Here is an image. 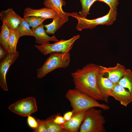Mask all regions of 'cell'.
Instances as JSON below:
<instances>
[{
	"mask_svg": "<svg viewBox=\"0 0 132 132\" xmlns=\"http://www.w3.org/2000/svg\"><path fill=\"white\" fill-rule=\"evenodd\" d=\"M10 33V29L5 23L2 22L0 34V43L8 53H11L8 44Z\"/></svg>",
	"mask_w": 132,
	"mask_h": 132,
	"instance_id": "obj_18",
	"label": "cell"
},
{
	"mask_svg": "<svg viewBox=\"0 0 132 132\" xmlns=\"http://www.w3.org/2000/svg\"><path fill=\"white\" fill-rule=\"evenodd\" d=\"M84 110L74 114L69 120L66 121L62 126L68 132H77L82 122L84 120L86 111Z\"/></svg>",
	"mask_w": 132,
	"mask_h": 132,
	"instance_id": "obj_15",
	"label": "cell"
},
{
	"mask_svg": "<svg viewBox=\"0 0 132 132\" xmlns=\"http://www.w3.org/2000/svg\"><path fill=\"white\" fill-rule=\"evenodd\" d=\"M105 119L101 110L92 107L85 112L83 122L80 128V132H105Z\"/></svg>",
	"mask_w": 132,
	"mask_h": 132,
	"instance_id": "obj_4",
	"label": "cell"
},
{
	"mask_svg": "<svg viewBox=\"0 0 132 132\" xmlns=\"http://www.w3.org/2000/svg\"><path fill=\"white\" fill-rule=\"evenodd\" d=\"M27 122L29 126L33 129V130L36 129L38 127V122L37 120L30 115L27 117Z\"/></svg>",
	"mask_w": 132,
	"mask_h": 132,
	"instance_id": "obj_28",
	"label": "cell"
},
{
	"mask_svg": "<svg viewBox=\"0 0 132 132\" xmlns=\"http://www.w3.org/2000/svg\"><path fill=\"white\" fill-rule=\"evenodd\" d=\"M8 109L11 112L23 117L30 115L38 110L36 99L32 97L15 102L10 105Z\"/></svg>",
	"mask_w": 132,
	"mask_h": 132,
	"instance_id": "obj_7",
	"label": "cell"
},
{
	"mask_svg": "<svg viewBox=\"0 0 132 132\" xmlns=\"http://www.w3.org/2000/svg\"><path fill=\"white\" fill-rule=\"evenodd\" d=\"M44 120L45 122L48 132H68L63 128L62 125L54 123L48 118Z\"/></svg>",
	"mask_w": 132,
	"mask_h": 132,
	"instance_id": "obj_23",
	"label": "cell"
},
{
	"mask_svg": "<svg viewBox=\"0 0 132 132\" xmlns=\"http://www.w3.org/2000/svg\"><path fill=\"white\" fill-rule=\"evenodd\" d=\"M98 1L103 2L106 3L110 7V9L116 10L119 4L118 0H98Z\"/></svg>",
	"mask_w": 132,
	"mask_h": 132,
	"instance_id": "obj_27",
	"label": "cell"
},
{
	"mask_svg": "<svg viewBox=\"0 0 132 132\" xmlns=\"http://www.w3.org/2000/svg\"><path fill=\"white\" fill-rule=\"evenodd\" d=\"M104 74L100 71L96 76V83L97 87L104 98V101L108 103L109 93L113 89L115 83L111 81L108 78L104 76Z\"/></svg>",
	"mask_w": 132,
	"mask_h": 132,
	"instance_id": "obj_11",
	"label": "cell"
},
{
	"mask_svg": "<svg viewBox=\"0 0 132 132\" xmlns=\"http://www.w3.org/2000/svg\"><path fill=\"white\" fill-rule=\"evenodd\" d=\"M10 29V35L8 42V47L11 53H15L17 51V44L20 36L19 32L17 30Z\"/></svg>",
	"mask_w": 132,
	"mask_h": 132,
	"instance_id": "obj_20",
	"label": "cell"
},
{
	"mask_svg": "<svg viewBox=\"0 0 132 132\" xmlns=\"http://www.w3.org/2000/svg\"><path fill=\"white\" fill-rule=\"evenodd\" d=\"M80 36L78 34L67 40L61 39L54 44L35 45L34 46L44 55L54 52H69L74 42L80 37Z\"/></svg>",
	"mask_w": 132,
	"mask_h": 132,
	"instance_id": "obj_6",
	"label": "cell"
},
{
	"mask_svg": "<svg viewBox=\"0 0 132 132\" xmlns=\"http://www.w3.org/2000/svg\"><path fill=\"white\" fill-rule=\"evenodd\" d=\"M59 14L53 9L46 7L35 9L27 7L24 9L23 18L30 16H36L47 19H53Z\"/></svg>",
	"mask_w": 132,
	"mask_h": 132,
	"instance_id": "obj_13",
	"label": "cell"
},
{
	"mask_svg": "<svg viewBox=\"0 0 132 132\" xmlns=\"http://www.w3.org/2000/svg\"><path fill=\"white\" fill-rule=\"evenodd\" d=\"M74 114L72 111L67 112L64 115L63 117L66 121L70 120L73 116Z\"/></svg>",
	"mask_w": 132,
	"mask_h": 132,
	"instance_id": "obj_30",
	"label": "cell"
},
{
	"mask_svg": "<svg viewBox=\"0 0 132 132\" xmlns=\"http://www.w3.org/2000/svg\"><path fill=\"white\" fill-rule=\"evenodd\" d=\"M117 83L124 88H127L132 96V72L130 70H127Z\"/></svg>",
	"mask_w": 132,
	"mask_h": 132,
	"instance_id": "obj_19",
	"label": "cell"
},
{
	"mask_svg": "<svg viewBox=\"0 0 132 132\" xmlns=\"http://www.w3.org/2000/svg\"><path fill=\"white\" fill-rule=\"evenodd\" d=\"M43 23L33 29H32L33 36L35 39L36 43L42 45L49 43V41H53L56 42L59 40L54 35L52 37L49 36L46 33Z\"/></svg>",
	"mask_w": 132,
	"mask_h": 132,
	"instance_id": "obj_14",
	"label": "cell"
},
{
	"mask_svg": "<svg viewBox=\"0 0 132 132\" xmlns=\"http://www.w3.org/2000/svg\"><path fill=\"white\" fill-rule=\"evenodd\" d=\"M82 7V10L79 12V15L82 17L86 18L90 8L95 1L98 0H79Z\"/></svg>",
	"mask_w": 132,
	"mask_h": 132,
	"instance_id": "obj_22",
	"label": "cell"
},
{
	"mask_svg": "<svg viewBox=\"0 0 132 132\" xmlns=\"http://www.w3.org/2000/svg\"><path fill=\"white\" fill-rule=\"evenodd\" d=\"M0 19L11 29L16 30L22 18L12 8L2 10L0 12Z\"/></svg>",
	"mask_w": 132,
	"mask_h": 132,
	"instance_id": "obj_10",
	"label": "cell"
},
{
	"mask_svg": "<svg viewBox=\"0 0 132 132\" xmlns=\"http://www.w3.org/2000/svg\"><path fill=\"white\" fill-rule=\"evenodd\" d=\"M117 13V10L110 9L109 12L106 15L91 20L82 17L77 12L71 13L70 16L77 19L78 22L76 29L78 31H81L85 29H92L99 25H112L116 20Z\"/></svg>",
	"mask_w": 132,
	"mask_h": 132,
	"instance_id": "obj_5",
	"label": "cell"
},
{
	"mask_svg": "<svg viewBox=\"0 0 132 132\" xmlns=\"http://www.w3.org/2000/svg\"><path fill=\"white\" fill-rule=\"evenodd\" d=\"M53 19V21L51 23L44 25V27L46 28L45 31L47 33L54 34L63 24L66 22L59 15Z\"/></svg>",
	"mask_w": 132,
	"mask_h": 132,
	"instance_id": "obj_17",
	"label": "cell"
},
{
	"mask_svg": "<svg viewBox=\"0 0 132 132\" xmlns=\"http://www.w3.org/2000/svg\"><path fill=\"white\" fill-rule=\"evenodd\" d=\"M24 18H22L20 23L16 29L19 32L20 37L25 35L33 36L32 29Z\"/></svg>",
	"mask_w": 132,
	"mask_h": 132,
	"instance_id": "obj_21",
	"label": "cell"
},
{
	"mask_svg": "<svg viewBox=\"0 0 132 132\" xmlns=\"http://www.w3.org/2000/svg\"><path fill=\"white\" fill-rule=\"evenodd\" d=\"M70 61L69 52L51 53L42 66L37 69V77L41 78L57 68H66Z\"/></svg>",
	"mask_w": 132,
	"mask_h": 132,
	"instance_id": "obj_3",
	"label": "cell"
},
{
	"mask_svg": "<svg viewBox=\"0 0 132 132\" xmlns=\"http://www.w3.org/2000/svg\"><path fill=\"white\" fill-rule=\"evenodd\" d=\"M100 71L99 65L91 63L72 73L75 88L97 100L104 101L96 83L97 75Z\"/></svg>",
	"mask_w": 132,
	"mask_h": 132,
	"instance_id": "obj_1",
	"label": "cell"
},
{
	"mask_svg": "<svg viewBox=\"0 0 132 132\" xmlns=\"http://www.w3.org/2000/svg\"><path fill=\"white\" fill-rule=\"evenodd\" d=\"M43 4L45 7L54 10L66 22L68 21L71 13L65 12L63 11L62 6L66 5L63 0H44Z\"/></svg>",
	"mask_w": 132,
	"mask_h": 132,
	"instance_id": "obj_16",
	"label": "cell"
},
{
	"mask_svg": "<svg viewBox=\"0 0 132 132\" xmlns=\"http://www.w3.org/2000/svg\"><path fill=\"white\" fill-rule=\"evenodd\" d=\"M101 72L108 75V78L114 83H117L124 75L127 69L119 63L113 67H109L99 65Z\"/></svg>",
	"mask_w": 132,
	"mask_h": 132,
	"instance_id": "obj_9",
	"label": "cell"
},
{
	"mask_svg": "<svg viewBox=\"0 0 132 132\" xmlns=\"http://www.w3.org/2000/svg\"><path fill=\"white\" fill-rule=\"evenodd\" d=\"M38 122V127L33 130L34 132H48L45 122L44 120H37Z\"/></svg>",
	"mask_w": 132,
	"mask_h": 132,
	"instance_id": "obj_26",
	"label": "cell"
},
{
	"mask_svg": "<svg viewBox=\"0 0 132 132\" xmlns=\"http://www.w3.org/2000/svg\"><path fill=\"white\" fill-rule=\"evenodd\" d=\"M19 53L17 51L15 53H8L7 56L0 61V86L4 90H8L6 76L10 66L18 57Z\"/></svg>",
	"mask_w": 132,
	"mask_h": 132,
	"instance_id": "obj_8",
	"label": "cell"
},
{
	"mask_svg": "<svg viewBox=\"0 0 132 132\" xmlns=\"http://www.w3.org/2000/svg\"><path fill=\"white\" fill-rule=\"evenodd\" d=\"M8 53L1 45L0 46V60L1 61L7 55Z\"/></svg>",
	"mask_w": 132,
	"mask_h": 132,
	"instance_id": "obj_29",
	"label": "cell"
},
{
	"mask_svg": "<svg viewBox=\"0 0 132 132\" xmlns=\"http://www.w3.org/2000/svg\"><path fill=\"white\" fill-rule=\"evenodd\" d=\"M48 118L54 123L61 125H62L66 121L63 117L60 115L59 114L52 115Z\"/></svg>",
	"mask_w": 132,
	"mask_h": 132,
	"instance_id": "obj_25",
	"label": "cell"
},
{
	"mask_svg": "<svg viewBox=\"0 0 132 132\" xmlns=\"http://www.w3.org/2000/svg\"><path fill=\"white\" fill-rule=\"evenodd\" d=\"M65 97L70 103L74 114L92 107H99L105 110L110 108L107 105L99 103L96 100L75 88L68 90Z\"/></svg>",
	"mask_w": 132,
	"mask_h": 132,
	"instance_id": "obj_2",
	"label": "cell"
},
{
	"mask_svg": "<svg viewBox=\"0 0 132 132\" xmlns=\"http://www.w3.org/2000/svg\"><path fill=\"white\" fill-rule=\"evenodd\" d=\"M29 24L32 29L35 28L41 24L47 19L36 16H30L24 18Z\"/></svg>",
	"mask_w": 132,
	"mask_h": 132,
	"instance_id": "obj_24",
	"label": "cell"
},
{
	"mask_svg": "<svg viewBox=\"0 0 132 132\" xmlns=\"http://www.w3.org/2000/svg\"><path fill=\"white\" fill-rule=\"evenodd\" d=\"M108 96L113 97L125 107L132 101V96L129 91L118 83L115 84L113 89L109 93Z\"/></svg>",
	"mask_w": 132,
	"mask_h": 132,
	"instance_id": "obj_12",
	"label": "cell"
}]
</instances>
